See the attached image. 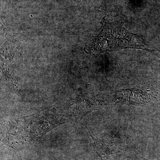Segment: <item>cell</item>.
Masks as SVG:
<instances>
[{
    "instance_id": "1",
    "label": "cell",
    "mask_w": 160,
    "mask_h": 160,
    "mask_svg": "<svg viewBox=\"0 0 160 160\" xmlns=\"http://www.w3.org/2000/svg\"><path fill=\"white\" fill-rule=\"evenodd\" d=\"M74 1H75L76 2H79L81 1V0H74Z\"/></svg>"
}]
</instances>
